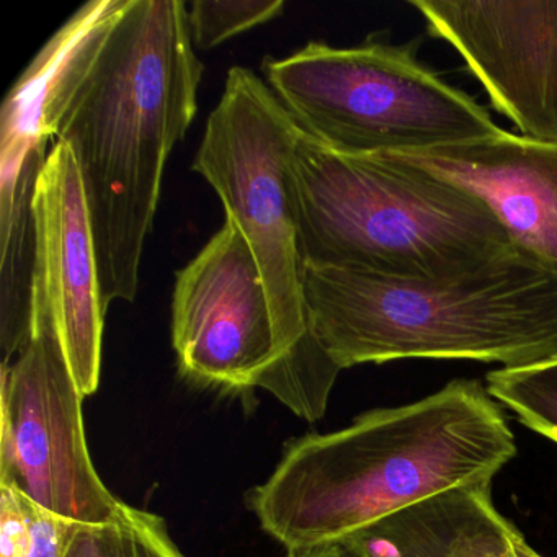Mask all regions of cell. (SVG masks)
Masks as SVG:
<instances>
[{
	"label": "cell",
	"instance_id": "obj_1",
	"mask_svg": "<svg viewBox=\"0 0 557 557\" xmlns=\"http://www.w3.org/2000/svg\"><path fill=\"white\" fill-rule=\"evenodd\" d=\"M517 449L487 387L449 381L416 403L289 443L247 504L286 550L335 543L443 492L492 484Z\"/></svg>",
	"mask_w": 557,
	"mask_h": 557
},
{
	"label": "cell",
	"instance_id": "obj_2",
	"mask_svg": "<svg viewBox=\"0 0 557 557\" xmlns=\"http://www.w3.org/2000/svg\"><path fill=\"white\" fill-rule=\"evenodd\" d=\"M181 0H128L54 141L79 168L107 308L138 295L165 164L197 113L203 76Z\"/></svg>",
	"mask_w": 557,
	"mask_h": 557
},
{
	"label": "cell",
	"instance_id": "obj_3",
	"mask_svg": "<svg viewBox=\"0 0 557 557\" xmlns=\"http://www.w3.org/2000/svg\"><path fill=\"white\" fill-rule=\"evenodd\" d=\"M309 335L341 368L472 360L527 367L557 355V275L521 250L442 282L306 265Z\"/></svg>",
	"mask_w": 557,
	"mask_h": 557
},
{
	"label": "cell",
	"instance_id": "obj_4",
	"mask_svg": "<svg viewBox=\"0 0 557 557\" xmlns=\"http://www.w3.org/2000/svg\"><path fill=\"white\" fill-rule=\"evenodd\" d=\"M292 171L306 265L442 282L517 249L478 197L394 154H347L301 129Z\"/></svg>",
	"mask_w": 557,
	"mask_h": 557
},
{
	"label": "cell",
	"instance_id": "obj_5",
	"mask_svg": "<svg viewBox=\"0 0 557 557\" xmlns=\"http://www.w3.org/2000/svg\"><path fill=\"white\" fill-rule=\"evenodd\" d=\"M299 133L301 126L269 84L234 66L194 161L262 272L282 350V363L263 386L275 397L312 393L337 374L306 322V263L292 171Z\"/></svg>",
	"mask_w": 557,
	"mask_h": 557
},
{
	"label": "cell",
	"instance_id": "obj_6",
	"mask_svg": "<svg viewBox=\"0 0 557 557\" xmlns=\"http://www.w3.org/2000/svg\"><path fill=\"white\" fill-rule=\"evenodd\" d=\"M419 47L311 41L267 60L263 74L306 135L347 154L429 151L498 135L487 110L417 60Z\"/></svg>",
	"mask_w": 557,
	"mask_h": 557
},
{
	"label": "cell",
	"instance_id": "obj_7",
	"mask_svg": "<svg viewBox=\"0 0 557 557\" xmlns=\"http://www.w3.org/2000/svg\"><path fill=\"white\" fill-rule=\"evenodd\" d=\"M81 393L60 338L47 324L2 363L0 485L87 527L112 523L125 502L100 479L87 448Z\"/></svg>",
	"mask_w": 557,
	"mask_h": 557
},
{
	"label": "cell",
	"instance_id": "obj_8",
	"mask_svg": "<svg viewBox=\"0 0 557 557\" xmlns=\"http://www.w3.org/2000/svg\"><path fill=\"white\" fill-rule=\"evenodd\" d=\"M172 344L185 376L224 389H263L282 363L262 272L230 218L175 276Z\"/></svg>",
	"mask_w": 557,
	"mask_h": 557
},
{
	"label": "cell",
	"instance_id": "obj_9",
	"mask_svg": "<svg viewBox=\"0 0 557 557\" xmlns=\"http://www.w3.org/2000/svg\"><path fill=\"white\" fill-rule=\"evenodd\" d=\"M492 107L524 138L557 146V0H412Z\"/></svg>",
	"mask_w": 557,
	"mask_h": 557
},
{
	"label": "cell",
	"instance_id": "obj_10",
	"mask_svg": "<svg viewBox=\"0 0 557 557\" xmlns=\"http://www.w3.org/2000/svg\"><path fill=\"white\" fill-rule=\"evenodd\" d=\"M35 267L32 325L47 324L60 338L84 397L102 373V298L96 239L79 168L70 146L53 141L34 195Z\"/></svg>",
	"mask_w": 557,
	"mask_h": 557
},
{
	"label": "cell",
	"instance_id": "obj_11",
	"mask_svg": "<svg viewBox=\"0 0 557 557\" xmlns=\"http://www.w3.org/2000/svg\"><path fill=\"white\" fill-rule=\"evenodd\" d=\"M478 197L521 252L557 275V146L502 129L481 141L394 154Z\"/></svg>",
	"mask_w": 557,
	"mask_h": 557
},
{
	"label": "cell",
	"instance_id": "obj_12",
	"mask_svg": "<svg viewBox=\"0 0 557 557\" xmlns=\"http://www.w3.org/2000/svg\"><path fill=\"white\" fill-rule=\"evenodd\" d=\"M128 0H94L76 12L18 77L2 107L0 177L15 181L28 156L50 145L74 90Z\"/></svg>",
	"mask_w": 557,
	"mask_h": 557
},
{
	"label": "cell",
	"instance_id": "obj_13",
	"mask_svg": "<svg viewBox=\"0 0 557 557\" xmlns=\"http://www.w3.org/2000/svg\"><path fill=\"white\" fill-rule=\"evenodd\" d=\"M48 154V146L35 149L17 182L0 187V341L4 363L17 357L32 335L34 195Z\"/></svg>",
	"mask_w": 557,
	"mask_h": 557
},
{
	"label": "cell",
	"instance_id": "obj_14",
	"mask_svg": "<svg viewBox=\"0 0 557 557\" xmlns=\"http://www.w3.org/2000/svg\"><path fill=\"white\" fill-rule=\"evenodd\" d=\"M492 484L453 488L423 500L446 557H543L492 502Z\"/></svg>",
	"mask_w": 557,
	"mask_h": 557
},
{
	"label": "cell",
	"instance_id": "obj_15",
	"mask_svg": "<svg viewBox=\"0 0 557 557\" xmlns=\"http://www.w3.org/2000/svg\"><path fill=\"white\" fill-rule=\"evenodd\" d=\"M488 394L528 429L557 445V355L518 368H498L485 376Z\"/></svg>",
	"mask_w": 557,
	"mask_h": 557
},
{
	"label": "cell",
	"instance_id": "obj_16",
	"mask_svg": "<svg viewBox=\"0 0 557 557\" xmlns=\"http://www.w3.org/2000/svg\"><path fill=\"white\" fill-rule=\"evenodd\" d=\"M87 557H185L158 515L123 505L112 523L84 528Z\"/></svg>",
	"mask_w": 557,
	"mask_h": 557
},
{
	"label": "cell",
	"instance_id": "obj_17",
	"mask_svg": "<svg viewBox=\"0 0 557 557\" xmlns=\"http://www.w3.org/2000/svg\"><path fill=\"white\" fill-rule=\"evenodd\" d=\"M283 9V0H197L188 11L195 50H213L236 35L273 21Z\"/></svg>",
	"mask_w": 557,
	"mask_h": 557
},
{
	"label": "cell",
	"instance_id": "obj_18",
	"mask_svg": "<svg viewBox=\"0 0 557 557\" xmlns=\"http://www.w3.org/2000/svg\"><path fill=\"white\" fill-rule=\"evenodd\" d=\"M27 557H70L84 524L53 513L25 497Z\"/></svg>",
	"mask_w": 557,
	"mask_h": 557
},
{
	"label": "cell",
	"instance_id": "obj_19",
	"mask_svg": "<svg viewBox=\"0 0 557 557\" xmlns=\"http://www.w3.org/2000/svg\"><path fill=\"white\" fill-rule=\"evenodd\" d=\"M28 528L25 495L0 485V557H27Z\"/></svg>",
	"mask_w": 557,
	"mask_h": 557
},
{
	"label": "cell",
	"instance_id": "obj_20",
	"mask_svg": "<svg viewBox=\"0 0 557 557\" xmlns=\"http://www.w3.org/2000/svg\"><path fill=\"white\" fill-rule=\"evenodd\" d=\"M286 557H370V554L354 540L335 541L319 546L301 547L286 553Z\"/></svg>",
	"mask_w": 557,
	"mask_h": 557
},
{
	"label": "cell",
	"instance_id": "obj_21",
	"mask_svg": "<svg viewBox=\"0 0 557 557\" xmlns=\"http://www.w3.org/2000/svg\"><path fill=\"white\" fill-rule=\"evenodd\" d=\"M84 528H86V524H84L83 530H81L79 536H77L76 543H74L70 557H87L86 541H84Z\"/></svg>",
	"mask_w": 557,
	"mask_h": 557
}]
</instances>
